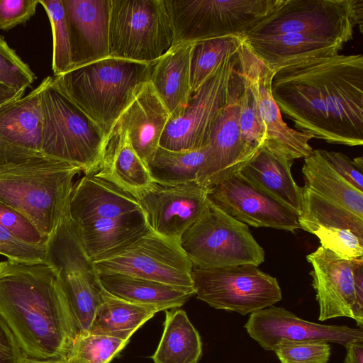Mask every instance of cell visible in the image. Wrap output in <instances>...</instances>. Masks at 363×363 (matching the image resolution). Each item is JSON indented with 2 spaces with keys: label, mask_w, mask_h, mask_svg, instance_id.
I'll return each instance as SVG.
<instances>
[{
  "label": "cell",
  "mask_w": 363,
  "mask_h": 363,
  "mask_svg": "<svg viewBox=\"0 0 363 363\" xmlns=\"http://www.w3.org/2000/svg\"><path fill=\"white\" fill-rule=\"evenodd\" d=\"M0 317L26 356L66 361L77 330L57 276L45 262H0Z\"/></svg>",
  "instance_id": "obj_1"
},
{
  "label": "cell",
  "mask_w": 363,
  "mask_h": 363,
  "mask_svg": "<svg viewBox=\"0 0 363 363\" xmlns=\"http://www.w3.org/2000/svg\"><path fill=\"white\" fill-rule=\"evenodd\" d=\"M79 167L44 156L0 164V202L30 220L45 236L69 210Z\"/></svg>",
  "instance_id": "obj_2"
},
{
  "label": "cell",
  "mask_w": 363,
  "mask_h": 363,
  "mask_svg": "<svg viewBox=\"0 0 363 363\" xmlns=\"http://www.w3.org/2000/svg\"><path fill=\"white\" fill-rule=\"evenodd\" d=\"M152 63L109 56L53 77L55 84L108 136L138 89L150 81Z\"/></svg>",
  "instance_id": "obj_3"
},
{
  "label": "cell",
  "mask_w": 363,
  "mask_h": 363,
  "mask_svg": "<svg viewBox=\"0 0 363 363\" xmlns=\"http://www.w3.org/2000/svg\"><path fill=\"white\" fill-rule=\"evenodd\" d=\"M43 80L40 98L43 155L77 165L84 174H95L108 136L55 84L53 77Z\"/></svg>",
  "instance_id": "obj_4"
},
{
  "label": "cell",
  "mask_w": 363,
  "mask_h": 363,
  "mask_svg": "<svg viewBox=\"0 0 363 363\" xmlns=\"http://www.w3.org/2000/svg\"><path fill=\"white\" fill-rule=\"evenodd\" d=\"M44 262L55 272L66 298L77 336L88 334L102 302L103 286L82 246L77 225L66 214L46 242Z\"/></svg>",
  "instance_id": "obj_5"
},
{
  "label": "cell",
  "mask_w": 363,
  "mask_h": 363,
  "mask_svg": "<svg viewBox=\"0 0 363 363\" xmlns=\"http://www.w3.org/2000/svg\"><path fill=\"white\" fill-rule=\"evenodd\" d=\"M324 57L294 60L272 69V94L281 113L292 121L297 130L338 145L328 115Z\"/></svg>",
  "instance_id": "obj_6"
},
{
  "label": "cell",
  "mask_w": 363,
  "mask_h": 363,
  "mask_svg": "<svg viewBox=\"0 0 363 363\" xmlns=\"http://www.w3.org/2000/svg\"><path fill=\"white\" fill-rule=\"evenodd\" d=\"M281 0H164L174 44L244 38Z\"/></svg>",
  "instance_id": "obj_7"
},
{
  "label": "cell",
  "mask_w": 363,
  "mask_h": 363,
  "mask_svg": "<svg viewBox=\"0 0 363 363\" xmlns=\"http://www.w3.org/2000/svg\"><path fill=\"white\" fill-rule=\"evenodd\" d=\"M179 244L193 267L210 269L259 265L265 253L248 225L233 218L209 199L202 215L182 235Z\"/></svg>",
  "instance_id": "obj_8"
},
{
  "label": "cell",
  "mask_w": 363,
  "mask_h": 363,
  "mask_svg": "<svg viewBox=\"0 0 363 363\" xmlns=\"http://www.w3.org/2000/svg\"><path fill=\"white\" fill-rule=\"evenodd\" d=\"M174 43V29L164 0H111L110 56L152 63Z\"/></svg>",
  "instance_id": "obj_9"
},
{
  "label": "cell",
  "mask_w": 363,
  "mask_h": 363,
  "mask_svg": "<svg viewBox=\"0 0 363 363\" xmlns=\"http://www.w3.org/2000/svg\"><path fill=\"white\" fill-rule=\"evenodd\" d=\"M362 24L363 0H281L245 36L298 33L345 45Z\"/></svg>",
  "instance_id": "obj_10"
},
{
  "label": "cell",
  "mask_w": 363,
  "mask_h": 363,
  "mask_svg": "<svg viewBox=\"0 0 363 363\" xmlns=\"http://www.w3.org/2000/svg\"><path fill=\"white\" fill-rule=\"evenodd\" d=\"M191 279L198 299L216 309L242 315L273 306L281 299L277 279L254 264L192 267Z\"/></svg>",
  "instance_id": "obj_11"
},
{
  "label": "cell",
  "mask_w": 363,
  "mask_h": 363,
  "mask_svg": "<svg viewBox=\"0 0 363 363\" xmlns=\"http://www.w3.org/2000/svg\"><path fill=\"white\" fill-rule=\"evenodd\" d=\"M93 262L99 277L122 274L193 289V266L179 242L152 230L115 253Z\"/></svg>",
  "instance_id": "obj_12"
},
{
  "label": "cell",
  "mask_w": 363,
  "mask_h": 363,
  "mask_svg": "<svg viewBox=\"0 0 363 363\" xmlns=\"http://www.w3.org/2000/svg\"><path fill=\"white\" fill-rule=\"evenodd\" d=\"M238 51L228 55L213 74L192 94L184 113L169 121L162 135L160 147L182 151L208 145L213 124L228 101L238 62Z\"/></svg>",
  "instance_id": "obj_13"
},
{
  "label": "cell",
  "mask_w": 363,
  "mask_h": 363,
  "mask_svg": "<svg viewBox=\"0 0 363 363\" xmlns=\"http://www.w3.org/2000/svg\"><path fill=\"white\" fill-rule=\"evenodd\" d=\"M320 321L340 317L363 326V257L349 259L319 247L306 256Z\"/></svg>",
  "instance_id": "obj_14"
},
{
  "label": "cell",
  "mask_w": 363,
  "mask_h": 363,
  "mask_svg": "<svg viewBox=\"0 0 363 363\" xmlns=\"http://www.w3.org/2000/svg\"><path fill=\"white\" fill-rule=\"evenodd\" d=\"M238 57L240 74L254 95L264 127V145L293 161L308 157L313 150L309 144L313 137L289 127L284 121L272 94L274 69L252 51L244 38Z\"/></svg>",
  "instance_id": "obj_15"
},
{
  "label": "cell",
  "mask_w": 363,
  "mask_h": 363,
  "mask_svg": "<svg viewBox=\"0 0 363 363\" xmlns=\"http://www.w3.org/2000/svg\"><path fill=\"white\" fill-rule=\"evenodd\" d=\"M242 87L238 62L228 101L213 124L208 152L196 176V182L202 186L210 188L228 179L253 157L240 138V96Z\"/></svg>",
  "instance_id": "obj_16"
},
{
  "label": "cell",
  "mask_w": 363,
  "mask_h": 363,
  "mask_svg": "<svg viewBox=\"0 0 363 363\" xmlns=\"http://www.w3.org/2000/svg\"><path fill=\"white\" fill-rule=\"evenodd\" d=\"M208 198L247 225L292 233L301 228L296 213L258 189L240 172L208 188Z\"/></svg>",
  "instance_id": "obj_17"
},
{
  "label": "cell",
  "mask_w": 363,
  "mask_h": 363,
  "mask_svg": "<svg viewBox=\"0 0 363 363\" xmlns=\"http://www.w3.org/2000/svg\"><path fill=\"white\" fill-rule=\"evenodd\" d=\"M208 192V188L196 182L175 185L155 182L138 201L150 229L179 242L206 209Z\"/></svg>",
  "instance_id": "obj_18"
},
{
  "label": "cell",
  "mask_w": 363,
  "mask_h": 363,
  "mask_svg": "<svg viewBox=\"0 0 363 363\" xmlns=\"http://www.w3.org/2000/svg\"><path fill=\"white\" fill-rule=\"evenodd\" d=\"M244 328L267 351L284 342L323 341L343 346L363 342L362 328L310 322L274 305L250 313Z\"/></svg>",
  "instance_id": "obj_19"
},
{
  "label": "cell",
  "mask_w": 363,
  "mask_h": 363,
  "mask_svg": "<svg viewBox=\"0 0 363 363\" xmlns=\"http://www.w3.org/2000/svg\"><path fill=\"white\" fill-rule=\"evenodd\" d=\"M300 228L317 236L320 246L349 258L363 257V218L303 187Z\"/></svg>",
  "instance_id": "obj_20"
},
{
  "label": "cell",
  "mask_w": 363,
  "mask_h": 363,
  "mask_svg": "<svg viewBox=\"0 0 363 363\" xmlns=\"http://www.w3.org/2000/svg\"><path fill=\"white\" fill-rule=\"evenodd\" d=\"M44 80L29 92L0 107V163L43 156L40 98Z\"/></svg>",
  "instance_id": "obj_21"
},
{
  "label": "cell",
  "mask_w": 363,
  "mask_h": 363,
  "mask_svg": "<svg viewBox=\"0 0 363 363\" xmlns=\"http://www.w3.org/2000/svg\"><path fill=\"white\" fill-rule=\"evenodd\" d=\"M72 69L110 56L111 0H62Z\"/></svg>",
  "instance_id": "obj_22"
},
{
  "label": "cell",
  "mask_w": 363,
  "mask_h": 363,
  "mask_svg": "<svg viewBox=\"0 0 363 363\" xmlns=\"http://www.w3.org/2000/svg\"><path fill=\"white\" fill-rule=\"evenodd\" d=\"M170 118L167 108L149 81L138 89L115 126L127 133L133 150L147 167Z\"/></svg>",
  "instance_id": "obj_23"
},
{
  "label": "cell",
  "mask_w": 363,
  "mask_h": 363,
  "mask_svg": "<svg viewBox=\"0 0 363 363\" xmlns=\"http://www.w3.org/2000/svg\"><path fill=\"white\" fill-rule=\"evenodd\" d=\"M140 211L135 196L94 174H84L73 185L69 214L76 224Z\"/></svg>",
  "instance_id": "obj_24"
},
{
  "label": "cell",
  "mask_w": 363,
  "mask_h": 363,
  "mask_svg": "<svg viewBox=\"0 0 363 363\" xmlns=\"http://www.w3.org/2000/svg\"><path fill=\"white\" fill-rule=\"evenodd\" d=\"M194 43L174 44L155 62L150 82L170 114L180 117L192 96L191 59Z\"/></svg>",
  "instance_id": "obj_25"
},
{
  "label": "cell",
  "mask_w": 363,
  "mask_h": 363,
  "mask_svg": "<svg viewBox=\"0 0 363 363\" xmlns=\"http://www.w3.org/2000/svg\"><path fill=\"white\" fill-rule=\"evenodd\" d=\"M293 160L262 145L239 172L258 189L299 215L303 206V187L293 179Z\"/></svg>",
  "instance_id": "obj_26"
},
{
  "label": "cell",
  "mask_w": 363,
  "mask_h": 363,
  "mask_svg": "<svg viewBox=\"0 0 363 363\" xmlns=\"http://www.w3.org/2000/svg\"><path fill=\"white\" fill-rule=\"evenodd\" d=\"M94 174L137 199L155 183L147 167L133 150L127 133L117 126L111 133L103 161Z\"/></svg>",
  "instance_id": "obj_27"
},
{
  "label": "cell",
  "mask_w": 363,
  "mask_h": 363,
  "mask_svg": "<svg viewBox=\"0 0 363 363\" xmlns=\"http://www.w3.org/2000/svg\"><path fill=\"white\" fill-rule=\"evenodd\" d=\"M76 225L84 250L93 262L115 253L151 230L143 211Z\"/></svg>",
  "instance_id": "obj_28"
},
{
  "label": "cell",
  "mask_w": 363,
  "mask_h": 363,
  "mask_svg": "<svg viewBox=\"0 0 363 363\" xmlns=\"http://www.w3.org/2000/svg\"><path fill=\"white\" fill-rule=\"evenodd\" d=\"M252 51L271 69L301 58L338 54L344 44L298 33L247 35Z\"/></svg>",
  "instance_id": "obj_29"
},
{
  "label": "cell",
  "mask_w": 363,
  "mask_h": 363,
  "mask_svg": "<svg viewBox=\"0 0 363 363\" xmlns=\"http://www.w3.org/2000/svg\"><path fill=\"white\" fill-rule=\"evenodd\" d=\"M99 279L111 294L129 302L155 306L160 311L177 308L195 295L194 289L122 274H106Z\"/></svg>",
  "instance_id": "obj_30"
},
{
  "label": "cell",
  "mask_w": 363,
  "mask_h": 363,
  "mask_svg": "<svg viewBox=\"0 0 363 363\" xmlns=\"http://www.w3.org/2000/svg\"><path fill=\"white\" fill-rule=\"evenodd\" d=\"M302 173L312 191L363 218V192L340 176L323 156L320 149L306 157Z\"/></svg>",
  "instance_id": "obj_31"
},
{
  "label": "cell",
  "mask_w": 363,
  "mask_h": 363,
  "mask_svg": "<svg viewBox=\"0 0 363 363\" xmlns=\"http://www.w3.org/2000/svg\"><path fill=\"white\" fill-rule=\"evenodd\" d=\"M99 306L89 333L129 341L131 335L159 309L152 306L129 302L118 298L104 288Z\"/></svg>",
  "instance_id": "obj_32"
},
{
  "label": "cell",
  "mask_w": 363,
  "mask_h": 363,
  "mask_svg": "<svg viewBox=\"0 0 363 363\" xmlns=\"http://www.w3.org/2000/svg\"><path fill=\"white\" fill-rule=\"evenodd\" d=\"M165 311L164 331L152 359L155 363H198L202 355L199 332L184 311Z\"/></svg>",
  "instance_id": "obj_33"
},
{
  "label": "cell",
  "mask_w": 363,
  "mask_h": 363,
  "mask_svg": "<svg viewBox=\"0 0 363 363\" xmlns=\"http://www.w3.org/2000/svg\"><path fill=\"white\" fill-rule=\"evenodd\" d=\"M208 152V145L182 151L159 146L147 169L154 182L158 184L175 185L194 182Z\"/></svg>",
  "instance_id": "obj_34"
},
{
  "label": "cell",
  "mask_w": 363,
  "mask_h": 363,
  "mask_svg": "<svg viewBox=\"0 0 363 363\" xmlns=\"http://www.w3.org/2000/svg\"><path fill=\"white\" fill-rule=\"evenodd\" d=\"M242 37L225 36L195 42L191 59V88L194 94L225 57L238 50Z\"/></svg>",
  "instance_id": "obj_35"
},
{
  "label": "cell",
  "mask_w": 363,
  "mask_h": 363,
  "mask_svg": "<svg viewBox=\"0 0 363 363\" xmlns=\"http://www.w3.org/2000/svg\"><path fill=\"white\" fill-rule=\"evenodd\" d=\"M128 342L116 337L85 334L76 337L67 363H110Z\"/></svg>",
  "instance_id": "obj_36"
},
{
  "label": "cell",
  "mask_w": 363,
  "mask_h": 363,
  "mask_svg": "<svg viewBox=\"0 0 363 363\" xmlns=\"http://www.w3.org/2000/svg\"><path fill=\"white\" fill-rule=\"evenodd\" d=\"M45 10L52 33V68L54 76L72 69L70 46L62 0H38Z\"/></svg>",
  "instance_id": "obj_37"
},
{
  "label": "cell",
  "mask_w": 363,
  "mask_h": 363,
  "mask_svg": "<svg viewBox=\"0 0 363 363\" xmlns=\"http://www.w3.org/2000/svg\"><path fill=\"white\" fill-rule=\"evenodd\" d=\"M242 81L243 87L240 96V138L247 151L254 157L264 144L265 130L254 95L243 79Z\"/></svg>",
  "instance_id": "obj_38"
},
{
  "label": "cell",
  "mask_w": 363,
  "mask_h": 363,
  "mask_svg": "<svg viewBox=\"0 0 363 363\" xmlns=\"http://www.w3.org/2000/svg\"><path fill=\"white\" fill-rule=\"evenodd\" d=\"M35 79L29 66L0 36V83L24 94Z\"/></svg>",
  "instance_id": "obj_39"
},
{
  "label": "cell",
  "mask_w": 363,
  "mask_h": 363,
  "mask_svg": "<svg viewBox=\"0 0 363 363\" xmlns=\"http://www.w3.org/2000/svg\"><path fill=\"white\" fill-rule=\"evenodd\" d=\"M273 352L281 363H328L330 346L323 341L284 342Z\"/></svg>",
  "instance_id": "obj_40"
},
{
  "label": "cell",
  "mask_w": 363,
  "mask_h": 363,
  "mask_svg": "<svg viewBox=\"0 0 363 363\" xmlns=\"http://www.w3.org/2000/svg\"><path fill=\"white\" fill-rule=\"evenodd\" d=\"M45 253L46 243L35 245L26 242L0 225V255L9 260L26 263L43 262Z\"/></svg>",
  "instance_id": "obj_41"
},
{
  "label": "cell",
  "mask_w": 363,
  "mask_h": 363,
  "mask_svg": "<svg viewBox=\"0 0 363 363\" xmlns=\"http://www.w3.org/2000/svg\"><path fill=\"white\" fill-rule=\"evenodd\" d=\"M0 225L28 243L44 245L48 239L26 216L1 202Z\"/></svg>",
  "instance_id": "obj_42"
},
{
  "label": "cell",
  "mask_w": 363,
  "mask_h": 363,
  "mask_svg": "<svg viewBox=\"0 0 363 363\" xmlns=\"http://www.w3.org/2000/svg\"><path fill=\"white\" fill-rule=\"evenodd\" d=\"M38 0H0V30L25 23L35 15Z\"/></svg>",
  "instance_id": "obj_43"
},
{
  "label": "cell",
  "mask_w": 363,
  "mask_h": 363,
  "mask_svg": "<svg viewBox=\"0 0 363 363\" xmlns=\"http://www.w3.org/2000/svg\"><path fill=\"white\" fill-rule=\"evenodd\" d=\"M325 159L333 168L352 186L363 192V174L353 160L341 152L320 149Z\"/></svg>",
  "instance_id": "obj_44"
},
{
  "label": "cell",
  "mask_w": 363,
  "mask_h": 363,
  "mask_svg": "<svg viewBox=\"0 0 363 363\" xmlns=\"http://www.w3.org/2000/svg\"><path fill=\"white\" fill-rule=\"evenodd\" d=\"M26 354L0 317V363H20Z\"/></svg>",
  "instance_id": "obj_45"
},
{
  "label": "cell",
  "mask_w": 363,
  "mask_h": 363,
  "mask_svg": "<svg viewBox=\"0 0 363 363\" xmlns=\"http://www.w3.org/2000/svg\"><path fill=\"white\" fill-rule=\"evenodd\" d=\"M344 363H363V342H352L345 346Z\"/></svg>",
  "instance_id": "obj_46"
},
{
  "label": "cell",
  "mask_w": 363,
  "mask_h": 363,
  "mask_svg": "<svg viewBox=\"0 0 363 363\" xmlns=\"http://www.w3.org/2000/svg\"><path fill=\"white\" fill-rule=\"evenodd\" d=\"M23 94L0 83V107L23 96Z\"/></svg>",
  "instance_id": "obj_47"
},
{
  "label": "cell",
  "mask_w": 363,
  "mask_h": 363,
  "mask_svg": "<svg viewBox=\"0 0 363 363\" xmlns=\"http://www.w3.org/2000/svg\"><path fill=\"white\" fill-rule=\"evenodd\" d=\"M20 363H67L66 361L59 359H38L25 355Z\"/></svg>",
  "instance_id": "obj_48"
},
{
  "label": "cell",
  "mask_w": 363,
  "mask_h": 363,
  "mask_svg": "<svg viewBox=\"0 0 363 363\" xmlns=\"http://www.w3.org/2000/svg\"><path fill=\"white\" fill-rule=\"evenodd\" d=\"M1 164V163H0Z\"/></svg>",
  "instance_id": "obj_49"
}]
</instances>
